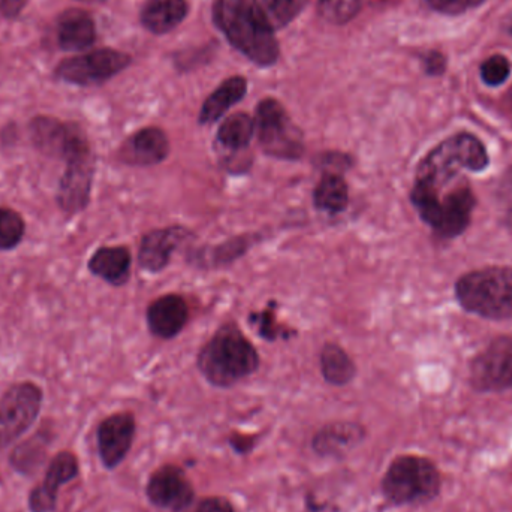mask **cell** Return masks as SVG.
I'll return each mask as SVG.
<instances>
[{"instance_id": "484cf974", "label": "cell", "mask_w": 512, "mask_h": 512, "mask_svg": "<svg viewBox=\"0 0 512 512\" xmlns=\"http://www.w3.org/2000/svg\"><path fill=\"white\" fill-rule=\"evenodd\" d=\"M313 206L319 212L337 216L349 206V185L342 174L322 173L313 188Z\"/></svg>"}, {"instance_id": "ba28073f", "label": "cell", "mask_w": 512, "mask_h": 512, "mask_svg": "<svg viewBox=\"0 0 512 512\" xmlns=\"http://www.w3.org/2000/svg\"><path fill=\"white\" fill-rule=\"evenodd\" d=\"M29 132L35 149L48 158L68 162L93 153L86 131L75 122L36 116L30 122Z\"/></svg>"}, {"instance_id": "e575fe53", "label": "cell", "mask_w": 512, "mask_h": 512, "mask_svg": "<svg viewBox=\"0 0 512 512\" xmlns=\"http://www.w3.org/2000/svg\"><path fill=\"white\" fill-rule=\"evenodd\" d=\"M195 512H236V510H234L230 499L222 498V496H210L198 504Z\"/></svg>"}, {"instance_id": "4dcf8cb0", "label": "cell", "mask_w": 512, "mask_h": 512, "mask_svg": "<svg viewBox=\"0 0 512 512\" xmlns=\"http://www.w3.org/2000/svg\"><path fill=\"white\" fill-rule=\"evenodd\" d=\"M360 0H319L318 14L331 24H346L357 17Z\"/></svg>"}, {"instance_id": "8d00e7d4", "label": "cell", "mask_w": 512, "mask_h": 512, "mask_svg": "<svg viewBox=\"0 0 512 512\" xmlns=\"http://www.w3.org/2000/svg\"><path fill=\"white\" fill-rule=\"evenodd\" d=\"M255 436L240 435V433H233L230 438V445L233 450L239 454H248L254 450Z\"/></svg>"}, {"instance_id": "5bb4252c", "label": "cell", "mask_w": 512, "mask_h": 512, "mask_svg": "<svg viewBox=\"0 0 512 512\" xmlns=\"http://www.w3.org/2000/svg\"><path fill=\"white\" fill-rule=\"evenodd\" d=\"M147 498L161 510L182 512L195 501V490L188 475L176 465H164L150 475Z\"/></svg>"}, {"instance_id": "5b68a950", "label": "cell", "mask_w": 512, "mask_h": 512, "mask_svg": "<svg viewBox=\"0 0 512 512\" xmlns=\"http://www.w3.org/2000/svg\"><path fill=\"white\" fill-rule=\"evenodd\" d=\"M460 307L490 321L512 319V268L484 267L468 271L454 286Z\"/></svg>"}, {"instance_id": "44dd1931", "label": "cell", "mask_w": 512, "mask_h": 512, "mask_svg": "<svg viewBox=\"0 0 512 512\" xmlns=\"http://www.w3.org/2000/svg\"><path fill=\"white\" fill-rule=\"evenodd\" d=\"M87 267L93 276L120 288L131 279V251L126 246H102L90 256Z\"/></svg>"}, {"instance_id": "ab89813d", "label": "cell", "mask_w": 512, "mask_h": 512, "mask_svg": "<svg viewBox=\"0 0 512 512\" xmlns=\"http://www.w3.org/2000/svg\"><path fill=\"white\" fill-rule=\"evenodd\" d=\"M505 227H507L512 233V207L508 210L507 216H505Z\"/></svg>"}, {"instance_id": "ffe728a7", "label": "cell", "mask_w": 512, "mask_h": 512, "mask_svg": "<svg viewBox=\"0 0 512 512\" xmlns=\"http://www.w3.org/2000/svg\"><path fill=\"white\" fill-rule=\"evenodd\" d=\"M366 430L358 423L336 421L319 429L313 436L312 448L319 456H340L363 442Z\"/></svg>"}, {"instance_id": "83f0119b", "label": "cell", "mask_w": 512, "mask_h": 512, "mask_svg": "<svg viewBox=\"0 0 512 512\" xmlns=\"http://www.w3.org/2000/svg\"><path fill=\"white\" fill-rule=\"evenodd\" d=\"M277 309L279 303L277 301H268L267 306L258 312H252L249 315V324L255 328L256 333L265 342H277V340H291L297 336V330L294 327L283 324L277 319Z\"/></svg>"}, {"instance_id": "9c48e42d", "label": "cell", "mask_w": 512, "mask_h": 512, "mask_svg": "<svg viewBox=\"0 0 512 512\" xmlns=\"http://www.w3.org/2000/svg\"><path fill=\"white\" fill-rule=\"evenodd\" d=\"M41 388L33 382L11 385L0 397V448L8 447L26 433L41 412Z\"/></svg>"}, {"instance_id": "603a6c76", "label": "cell", "mask_w": 512, "mask_h": 512, "mask_svg": "<svg viewBox=\"0 0 512 512\" xmlns=\"http://www.w3.org/2000/svg\"><path fill=\"white\" fill-rule=\"evenodd\" d=\"M248 93V80L245 77L227 78L219 84L218 89L204 101L201 107L198 123L201 126L213 125L221 120L234 105L239 104Z\"/></svg>"}, {"instance_id": "7402d4cb", "label": "cell", "mask_w": 512, "mask_h": 512, "mask_svg": "<svg viewBox=\"0 0 512 512\" xmlns=\"http://www.w3.org/2000/svg\"><path fill=\"white\" fill-rule=\"evenodd\" d=\"M96 41L92 15L83 9H66L57 20V42L65 51H83Z\"/></svg>"}, {"instance_id": "8fae6325", "label": "cell", "mask_w": 512, "mask_h": 512, "mask_svg": "<svg viewBox=\"0 0 512 512\" xmlns=\"http://www.w3.org/2000/svg\"><path fill=\"white\" fill-rule=\"evenodd\" d=\"M471 384L483 393H499L512 387V337H496L471 364Z\"/></svg>"}, {"instance_id": "8992f818", "label": "cell", "mask_w": 512, "mask_h": 512, "mask_svg": "<svg viewBox=\"0 0 512 512\" xmlns=\"http://www.w3.org/2000/svg\"><path fill=\"white\" fill-rule=\"evenodd\" d=\"M439 490L441 475L424 457H397L382 478V493L394 505L429 502L438 496Z\"/></svg>"}, {"instance_id": "d6986e66", "label": "cell", "mask_w": 512, "mask_h": 512, "mask_svg": "<svg viewBox=\"0 0 512 512\" xmlns=\"http://www.w3.org/2000/svg\"><path fill=\"white\" fill-rule=\"evenodd\" d=\"M259 240L261 236L258 233L240 234L213 248L204 246V248L192 249L188 252V262L194 267L206 268V270L230 267L248 254Z\"/></svg>"}, {"instance_id": "4fadbf2b", "label": "cell", "mask_w": 512, "mask_h": 512, "mask_svg": "<svg viewBox=\"0 0 512 512\" xmlns=\"http://www.w3.org/2000/svg\"><path fill=\"white\" fill-rule=\"evenodd\" d=\"M95 170L93 153L65 162V173L60 177L56 200L66 215L75 216L89 206Z\"/></svg>"}, {"instance_id": "74e56055", "label": "cell", "mask_w": 512, "mask_h": 512, "mask_svg": "<svg viewBox=\"0 0 512 512\" xmlns=\"http://www.w3.org/2000/svg\"><path fill=\"white\" fill-rule=\"evenodd\" d=\"M27 0H0V15L15 18L26 8Z\"/></svg>"}, {"instance_id": "f35d334b", "label": "cell", "mask_w": 512, "mask_h": 512, "mask_svg": "<svg viewBox=\"0 0 512 512\" xmlns=\"http://www.w3.org/2000/svg\"><path fill=\"white\" fill-rule=\"evenodd\" d=\"M502 185L508 189V191L512 194V165L508 168L507 173H505L504 180H502Z\"/></svg>"}, {"instance_id": "60d3db41", "label": "cell", "mask_w": 512, "mask_h": 512, "mask_svg": "<svg viewBox=\"0 0 512 512\" xmlns=\"http://www.w3.org/2000/svg\"><path fill=\"white\" fill-rule=\"evenodd\" d=\"M508 30H510V33L512 35V15H511L510 21H508Z\"/></svg>"}, {"instance_id": "3957f363", "label": "cell", "mask_w": 512, "mask_h": 512, "mask_svg": "<svg viewBox=\"0 0 512 512\" xmlns=\"http://www.w3.org/2000/svg\"><path fill=\"white\" fill-rule=\"evenodd\" d=\"M490 165L487 147L477 135L469 132L451 135L433 147L417 165L415 188L441 192L459 180L462 171L481 173Z\"/></svg>"}, {"instance_id": "9a60e30c", "label": "cell", "mask_w": 512, "mask_h": 512, "mask_svg": "<svg viewBox=\"0 0 512 512\" xmlns=\"http://www.w3.org/2000/svg\"><path fill=\"white\" fill-rule=\"evenodd\" d=\"M137 433V421L132 412H117L98 426L99 457L107 469H116L131 451Z\"/></svg>"}, {"instance_id": "d590c367", "label": "cell", "mask_w": 512, "mask_h": 512, "mask_svg": "<svg viewBox=\"0 0 512 512\" xmlns=\"http://www.w3.org/2000/svg\"><path fill=\"white\" fill-rule=\"evenodd\" d=\"M445 60L444 54L439 51H429L426 56L423 57L424 71L429 75H441L445 71Z\"/></svg>"}, {"instance_id": "4316f807", "label": "cell", "mask_w": 512, "mask_h": 512, "mask_svg": "<svg viewBox=\"0 0 512 512\" xmlns=\"http://www.w3.org/2000/svg\"><path fill=\"white\" fill-rule=\"evenodd\" d=\"M256 135L255 119L248 113L231 114L219 126L216 132V143L221 149L231 153L245 152L251 146Z\"/></svg>"}, {"instance_id": "d6a6232c", "label": "cell", "mask_w": 512, "mask_h": 512, "mask_svg": "<svg viewBox=\"0 0 512 512\" xmlns=\"http://www.w3.org/2000/svg\"><path fill=\"white\" fill-rule=\"evenodd\" d=\"M481 80L490 87L502 86L511 75L510 60L501 54L489 57L486 62L481 65Z\"/></svg>"}, {"instance_id": "d4e9b609", "label": "cell", "mask_w": 512, "mask_h": 512, "mask_svg": "<svg viewBox=\"0 0 512 512\" xmlns=\"http://www.w3.org/2000/svg\"><path fill=\"white\" fill-rule=\"evenodd\" d=\"M319 369L322 378L333 387H345L357 376V364L345 348L328 342L319 352Z\"/></svg>"}, {"instance_id": "277c9868", "label": "cell", "mask_w": 512, "mask_h": 512, "mask_svg": "<svg viewBox=\"0 0 512 512\" xmlns=\"http://www.w3.org/2000/svg\"><path fill=\"white\" fill-rule=\"evenodd\" d=\"M409 200L421 221L444 240L462 236L471 225L477 207V197L465 180H459L453 189H442L441 192L412 186Z\"/></svg>"}, {"instance_id": "30bf717a", "label": "cell", "mask_w": 512, "mask_h": 512, "mask_svg": "<svg viewBox=\"0 0 512 512\" xmlns=\"http://www.w3.org/2000/svg\"><path fill=\"white\" fill-rule=\"evenodd\" d=\"M131 57L122 51L101 48L68 57L57 65L56 77L75 86H95L111 80L128 68Z\"/></svg>"}, {"instance_id": "f546056e", "label": "cell", "mask_w": 512, "mask_h": 512, "mask_svg": "<svg viewBox=\"0 0 512 512\" xmlns=\"http://www.w3.org/2000/svg\"><path fill=\"white\" fill-rule=\"evenodd\" d=\"M26 233V222L20 213L0 207V251H11L20 245Z\"/></svg>"}, {"instance_id": "52a82bcc", "label": "cell", "mask_w": 512, "mask_h": 512, "mask_svg": "<svg viewBox=\"0 0 512 512\" xmlns=\"http://www.w3.org/2000/svg\"><path fill=\"white\" fill-rule=\"evenodd\" d=\"M255 129L264 155L279 161H300L306 152L304 135L292 123L288 111L277 99L265 98L256 105Z\"/></svg>"}, {"instance_id": "7a4b0ae2", "label": "cell", "mask_w": 512, "mask_h": 512, "mask_svg": "<svg viewBox=\"0 0 512 512\" xmlns=\"http://www.w3.org/2000/svg\"><path fill=\"white\" fill-rule=\"evenodd\" d=\"M213 20L234 48L258 66L279 59V44L267 26L256 0H215Z\"/></svg>"}, {"instance_id": "836d02e7", "label": "cell", "mask_w": 512, "mask_h": 512, "mask_svg": "<svg viewBox=\"0 0 512 512\" xmlns=\"http://www.w3.org/2000/svg\"><path fill=\"white\" fill-rule=\"evenodd\" d=\"M486 0H427L430 8L445 15H460L483 5Z\"/></svg>"}, {"instance_id": "cb8c5ba5", "label": "cell", "mask_w": 512, "mask_h": 512, "mask_svg": "<svg viewBox=\"0 0 512 512\" xmlns=\"http://www.w3.org/2000/svg\"><path fill=\"white\" fill-rule=\"evenodd\" d=\"M188 11L186 0H149L141 11V21L150 32L164 35L176 29Z\"/></svg>"}, {"instance_id": "f1b7e54d", "label": "cell", "mask_w": 512, "mask_h": 512, "mask_svg": "<svg viewBox=\"0 0 512 512\" xmlns=\"http://www.w3.org/2000/svg\"><path fill=\"white\" fill-rule=\"evenodd\" d=\"M309 0H256L259 12L273 32L288 26L306 8Z\"/></svg>"}, {"instance_id": "1f68e13d", "label": "cell", "mask_w": 512, "mask_h": 512, "mask_svg": "<svg viewBox=\"0 0 512 512\" xmlns=\"http://www.w3.org/2000/svg\"><path fill=\"white\" fill-rule=\"evenodd\" d=\"M313 165L321 173L342 174L354 167V158L349 153L339 152V150H327L319 153L313 158Z\"/></svg>"}, {"instance_id": "e0dca14e", "label": "cell", "mask_w": 512, "mask_h": 512, "mask_svg": "<svg viewBox=\"0 0 512 512\" xmlns=\"http://www.w3.org/2000/svg\"><path fill=\"white\" fill-rule=\"evenodd\" d=\"M191 318V309L183 295L170 294L155 298L147 306L146 321L150 333L161 340L176 339Z\"/></svg>"}, {"instance_id": "7c38bea8", "label": "cell", "mask_w": 512, "mask_h": 512, "mask_svg": "<svg viewBox=\"0 0 512 512\" xmlns=\"http://www.w3.org/2000/svg\"><path fill=\"white\" fill-rule=\"evenodd\" d=\"M194 239V231L180 224L149 231L138 248V265L147 273H161L170 265L174 252Z\"/></svg>"}, {"instance_id": "ac0fdd59", "label": "cell", "mask_w": 512, "mask_h": 512, "mask_svg": "<svg viewBox=\"0 0 512 512\" xmlns=\"http://www.w3.org/2000/svg\"><path fill=\"white\" fill-rule=\"evenodd\" d=\"M80 472V465L75 454L62 451L57 454L50 465L44 481L32 490L29 496V508L32 512H51L56 508L57 493L62 486L74 480Z\"/></svg>"}, {"instance_id": "6da1fadb", "label": "cell", "mask_w": 512, "mask_h": 512, "mask_svg": "<svg viewBox=\"0 0 512 512\" xmlns=\"http://www.w3.org/2000/svg\"><path fill=\"white\" fill-rule=\"evenodd\" d=\"M261 358L254 343L236 322L222 324L201 346L197 367L216 388H233L258 372Z\"/></svg>"}, {"instance_id": "2e32d148", "label": "cell", "mask_w": 512, "mask_h": 512, "mask_svg": "<svg viewBox=\"0 0 512 512\" xmlns=\"http://www.w3.org/2000/svg\"><path fill=\"white\" fill-rule=\"evenodd\" d=\"M171 143L167 132L158 126H146L123 141L117 159L128 167H155L170 156Z\"/></svg>"}]
</instances>
